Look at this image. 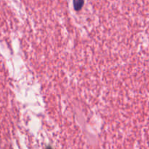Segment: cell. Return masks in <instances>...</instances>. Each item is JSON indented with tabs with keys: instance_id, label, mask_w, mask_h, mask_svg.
<instances>
[{
	"instance_id": "1",
	"label": "cell",
	"mask_w": 149,
	"mask_h": 149,
	"mask_svg": "<svg viewBox=\"0 0 149 149\" xmlns=\"http://www.w3.org/2000/svg\"><path fill=\"white\" fill-rule=\"evenodd\" d=\"M84 4V0H74V7L77 11L81 10Z\"/></svg>"
}]
</instances>
